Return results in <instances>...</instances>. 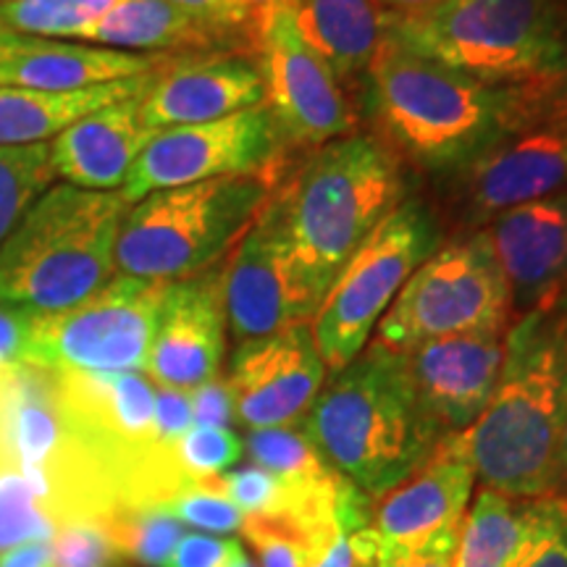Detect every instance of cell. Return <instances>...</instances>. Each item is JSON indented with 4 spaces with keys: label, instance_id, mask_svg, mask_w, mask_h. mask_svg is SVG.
<instances>
[{
    "label": "cell",
    "instance_id": "cell-1",
    "mask_svg": "<svg viewBox=\"0 0 567 567\" xmlns=\"http://www.w3.org/2000/svg\"><path fill=\"white\" fill-rule=\"evenodd\" d=\"M122 509L116 476L63 410L55 371L0 368V551Z\"/></svg>",
    "mask_w": 567,
    "mask_h": 567
},
{
    "label": "cell",
    "instance_id": "cell-2",
    "mask_svg": "<svg viewBox=\"0 0 567 567\" xmlns=\"http://www.w3.org/2000/svg\"><path fill=\"white\" fill-rule=\"evenodd\" d=\"M567 82L494 87L386 34L365 69V109L384 145L434 174H460Z\"/></svg>",
    "mask_w": 567,
    "mask_h": 567
},
{
    "label": "cell",
    "instance_id": "cell-3",
    "mask_svg": "<svg viewBox=\"0 0 567 567\" xmlns=\"http://www.w3.org/2000/svg\"><path fill=\"white\" fill-rule=\"evenodd\" d=\"M565 421L567 331L551 308L530 310L507 329L505 363L486 410L452 436L486 488L538 499L555 488Z\"/></svg>",
    "mask_w": 567,
    "mask_h": 567
},
{
    "label": "cell",
    "instance_id": "cell-4",
    "mask_svg": "<svg viewBox=\"0 0 567 567\" xmlns=\"http://www.w3.org/2000/svg\"><path fill=\"white\" fill-rule=\"evenodd\" d=\"M300 429L371 499L413 476L446 439L415 392L405 352L375 339L326 375Z\"/></svg>",
    "mask_w": 567,
    "mask_h": 567
},
{
    "label": "cell",
    "instance_id": "cell-5",
    "mask_svg": "<svg viewBox=\"0 0 567 567\" xmlns=\"http://www.w3.org/2000/svg\"><path fill=\"white\" fill-rule=\"evenodd\" d=\"M405 200L396 155L373 134L326 142L271 208L281 237L318 302L368 234Z\"/></svg>",
    "mask_w": 567,
    "mask_h": 567
},
{
    "label": "cell",
    "instance_id": "cell-6",
    "mask_svg": "<svg viewBox=\"0 0 567 567\" xmlns=\"http://www.w3.org/2000/svg\"><path fill=\"white\" fill-rule=\"evenodd\" d=\"M126 210L122 193L51 184L0 245V305L63 313L103 289L116 274Z\"/></svg>",
    "mask_w": 567,
    "mask_h": 567
},
{
    "label": "cell",
    "instance_id": "cell-7",
    "mask_svg": "<svg viewBox=\"0 0 567 567\" xmlns=\"http://www.w3.org/2000/svg\"><path fill=\"white\" fill-rule=\"evenodd\" d=\"M386 34L425 59L494 87L567 82V34L555 0H446Z\"/></svg>",
    "mask_w": 567,
    "mask_h": 567
},
{
    "label": "cell",
    "instance_id": "cell-8",
    "mask_svg": "<svg viewBox=\"0 0 567 567\" xmlns=\"http://www.w3.org/2000/svg\"><path fill=\"white\" fill-rule=\"evenodd\" d=\"M268 197L264 176H224L142 197L118 231L116 271L153 281L208 271L243 239Z\"/></svg>",
    "mask_w": 567,
    "mask_h": 567
},
{
    "label": "cell",
    "instance_id": "cell-9",
    "mask_svg": "<svg viewBox=\"0 0 567 567\" xmlns=\"http://www.w3.org/2000/svg\"><path fill=\"white\" fill-rule=\"evenodd\" d=\"M436 245L439 224L421 200H402L368 234L310 321L329 373L352 363L365 350L375 326L410 276L436 252Z\"/></svg>",
    "mask_w": 567,
    "mask_h": 567
},
{
    "label": "cell",
    "instance_id": "cell-10",
    "mask_svg": "<svg viewBox=\"0 0 567 567\" xmlns=\"http://www.w3.org/2000/svg\"><path fill=\"white\" fill-rule=\"evenodd\" d=\"M509 326L507 281L481 229L436 247L375 326V342L405 352L431 339L507 331Z\"/></svg>",
    "mask_w": 567,
    "mask_h": 567
},
{
    "label": "cell",
    "instance_id": "cell-11",
    "mask_svg": "<svg viewBox=\"0 0 567 567\" xmlns=\"http://www.w3.org/2000/svg\"><path fill=\"white\" fill-rule=\"evenodd\" d=\"M166 287L116 274L76 308L30 316L24 363L71 373H145Z\"/></svg>",
    "mask_w": 567,
    "mask_h": 567
},
{
    "label": "cell",
    "instance_id": "cell-12",
    "mask_svg": "<svg viewBox=\"0 0 567 567\" xmlns=\"http://www.w3.org/2000/svg\"><path fill=\"white\" fill-rule=\"evenodd\" d=\"M284 145L266 103L216 122L163 130L134 163L122 197L132 205L161 189L224 176H264L268 182Z\"/></svg>",
    "mask_w": 567,
    "mask_h": 567
},
{
    "label": "cell",
    "instance_id": "cell-13",
    "mask_svg": "<svg viewBox=\"0 0 567 567\" xmlns=\"http://www.w3.org/2000/svg\"><path fill=\"white\" fill-rule=\"evenodd\" d=\"M473 467L446 436L413 476L373 502L371 526L352 534L358 567L457 544L471 502Z\"/></svg>",
    "mask_w": 567,
    "mask_h": 567
},
{
    "label": "cell",
    "instance_id": "cell-14",
    "mask_svg": "<svg viewBox=\"0 0 567 567\" xmlns=\"http://www.w3.org/2000/svg\"><path fill=\"white\" fill-rule=\"evenodd\" d=\"M473 221L567 187V84L457 174Z\"/></svg>",
    "mask_w": 567,
    "mask_h": 567
},
{
    "label": "cell",
    "instance_id": "cell-15",
    "mask_svg": "<svg viewBox=\"0 0 567 567\" xmlns=\"http://www.w3.org/2000/svg\"><path fill=\"white\" fill-rule=\"evenodd\" d=\"M258 66L264 103L287 145L323 147L352 134L350 97L329 63L305 45L287 9L276 13L260 38Z\"/></svg>",
    "mask_w": 567,
    "mask_h": 567
},
{
    "label": "cell",
    "instance_id": "cell-16",
    "mask_svg": "<svg viewBox=\"0 0 567 567\" xmlns=\"http://www.w3.org/2000/svg\"><path fill=\"white\" fill-rule=\"evenodd\" d=\"M318 308L321 302L305 284L271 203H266L224 268L226 326L237 344H243L289 326L310 323Z\"/></svg>",
    "mask_w": 567,
    "mask_h": 567
},
{
    "label": "cell",
    "instance_id": "cell-17",
    "mask_svg": "<svg viewBox=\"0 0 567 567\" xmlns=\"http://www.w3.org/2000/svg\"><path fill=\"white\" fill-rule=\"evenodd\" d=\"M326 375L329 368L318 352L310 323L237 344L226 375L234 421L247 431L300 425Z\"/></svg>",
    "mask_w": 567,
    "mask_h": 567
},
{
    "label": "cell",
    "instance_id": "cell-18",
    "mask_svg": "<svg viewBox=\"0 0 567 567\" xmlns=\"http://www.w3.org/2000/svg\"><path fill=\"white\" fill-rule=\"evenodd\" d=\"M224 268L168 281L145 375L155 386L193 392L218 379L226 354Z\"/></svg>",
    "mask_w": 567,
    "mask_h": 567
},
{
    "label": "cell",
    "instance_id": "cell-19",
    "mask_svg": "<svg viewBox=\"0 0 567 567\" xmlns=\"http://www.w3.org/2000/svg\"><path fill=\"white\" fill-rule=\"evenodd\" d=\"M484 229L505 276L513 313L555 308L567 287V193L515 205Z\"/></svg>",
    "mask_w": 567,
    "mask_h": 567
},
{
    "label": "cell",
    "instance_id": "cell-20",
    "mask_svg": "<svg viewBox=\"0 0 567 567\" xmlns=\"http://www.w3.org/2000/svg\"><path fill=\"white\" fill-rule=\"evenodd\" d=\"M505 337L478 331L405 350L415 392L446 436L463 434L486 410L505 363Z\"/></svg>",
    "mask_w": 567,
    "mask_h": 567
},
{
    "label": "cell",
    "instance_id": "cell-21",
    "mask_svg": "<svg viewBox=\"0 0 567 567\" xmlns=\"http://www.w3.org/2000/svg\"><path fill=\"white\" fill-rule=\"evenodd\" d=\"M266 90L258 61L247 55H205L182 59L155 71L140 101L142 122L163 132L234 116L264 105Z\"/></svg>",
    "mask_w": 567,
    "mask_h": 567
},
{
    "label": "cell",
    "instance_id": "cell-22",
    "mask_svg": "<svg viewBox=\"0 0 567 567\" xmlns=\"http://www.w3.org/2000/svg\"><path fill=\"white\" fill-rule=\"evenodd\" d=\"M140 101L142 95L105 105L63 130L48 145L53 176L90 193H122L134 163L158 134L142 122Z\"/></svg>",
    "mask_w": 567,
    "mask_h": 567
},
{
    "label": "cell",
    "instance_id": "cell-23",
    "mask_svg": "<svg viewBox=\"0 0 567 567\" xmlns=\"http://www.w3.org/2000/svg\"><path fill=\"white\" fill-rule=\"evenodd\" d=\"M163 63H166V55L126 53L90 45V42L34 38L30 45L0 61V87L71 92L151 74Z\"/></svg>",
    "mask_w": 567,
    "mask_h": 567
},
{
    "label": "cell",
    "instance_id": "cell-24",
    "mask_svg": "<svg viewBox=\"0 0 567 567\" xmlns=\"http://www.w3.org/2000/svg\"><path fill=\"white\" fill-rule=\"evenodd\" d=\"M565 507L557 496L515 499L481 486L460 530L455 567H515Z\"/></svg>",
    "mask_w": 567,
    "mask_h": 567
},
{
    "label": "cell",
    "instance_id": "cell-25",
    "mask_svg": "<svg viewBox=\"0 0 567 567\" xmlns=\"http://www.w3.org/2000/svg\"><path fill=\"white\" fill-rule=\"evenodd\" d=\"M155 71L71 92L0 87V147L42 145V142L55 140L71 124L105 105L145 95Z\"/></svg>",
    "mask_w": 567,
    "mask_h": 567
},
{
    "label": "cell",
    "instance_id": "cell-26",
    "mask_svg": "<svg viewBox=\"0 0 567 567\" xmlns=\"http://www.w3.org/2000/svg\"><path fill=\"white\" fill-rule=\"evenodd\" d=\"M287 11L305 45L342 80L365 74L386 38V13L375 0H289Z\"/></svg>",
    "mask_w": 567,
    "mask_h": 567
},
{
    "label": "cell",
    "instance_id": "cell-27",
    "mask_svg": "<svg viewBox=\"0 0 567 567\" xmlns=\"http://www.w3.org/2000/svg\"><path fill=\"white\" fill-rule=\"evenodd\" d=\"M84 42L113 51L166 55L218 45L216 34L168 0H118Z\"/></svg>",
    "mask_w": 567,
    "mask_h": 567
},
{
    "label": "cell",
    "instance_id": "cell-28",
    "mask_svg": "<svg viewBox=\"0 0 567 567\" xmlns=\"http://www.w3.org/2000/svg\"><path fill=\"white\" fill-rule=\"evenodd\" d=\"M118 0H0V24L24 38L84 40Z\"/></svg>",
    "mask_w": 567,
    "mask_h": 567
},
{
    "label": "cell",
    "instance_id": "cell-29",
    "mask_svg": "<svg viewBox=\"0 0 567 567\" xmlns=\"http://www.w3.org/2000/svg\"><path fill=\"white\" fill-rule=\"evenodd\" d=\"M53 168L48 142L0 147V245L21 221L27 208L51 187Z\"/></svg>",
    "mask_w": 567,
    "mask_h": 567
},
{
    "label": "cell",
    "instance_id": "cell-30",
    "mask_svg": "<svg viewBox=\"0 0 567 567\" xmlns=\"http://www.w3.org/2000/svg\"><path fill=\"white\" fill-rule=\"evenodd\" d=\"M101 528L118 557L145 567H166L179 538L187 534L179 520L155 509H122Z\"/></svg>",
    "mask_w": 567,
    "mask_h": 567
},
{
    "label": "cell",
    "instance_id": "cell-31",
    "mask_svg": "<svg viewBox=\"0 0 567 567\" xmlns=\"http://www.w3.org/2000/svg\"><path fill=\"white\" fill-rule=\"evenodd\" d=\"M337 530H331V534H310V530L287 520L245 517L239 534L250 542L260 567H313L318 555L334 538Z\"/></svg>",
    "mask_w": 567,
    "mask_h": 567
},
{
    "label": "cell",
    "instance_id": "cell-32",
    "mask_svg": "<svg viewBox=\"0 0 567 567\" xmlns=\"http://www.w3.org/2000/svg\"><path fill=\"white\" fill-rule=\"evenodd\" d=\"M245 455V442L221 425H193L174 444V465L184 484H203L231 471Z\"/></svg>",
    "mask_w": 567,
    "mask_h": 567
},
{
    "label": "cell",
    "instance_id": "cell-33",
    "mask_svg": "<svg viewBox=\"0 0 567 567\" xmlns=\"http://www.w3.org/2000/svg\"><path fill=\"white\" fill-rule=\"evenodd\" d=\"M155 513L174 517L182 526L187 523V526H195L213 536L237 534L245 523V515L239 513V507L218 488V478L179 488L166 502H161Z\"/></svg>",
    "mask_w": 567,
    "mask_h": 567
},
{
    "label": "cell",
    "instance_id": "cell-34",
    "mask_svg": "<svg viewBox=\"0 0 567 567\" xmlns=\"http://www.w3.org/2000/svg\"><path fill=\"white\" fill-rule=\"evenodd\" d=\"M218 488L229 496L245 517L292 520L295 502L289 488L260 465H245L218 476Z\"/></svg>",
    "mask_w": 567,
    "mask_h": 567
},
{
    "label": "cell",
    "instance_id": "cell-35",
    "mask_svg": "<svg viewBox=\"0 0 567 567\" xmlns=\"http://www.w3.org/2000/svg\"><path fill=\"white\" fill-rule=\"evenodd\" d=\"M53 547L59 567H105L122 563L105 530L92 523H74V526L59 528Z\"/></svg>",
    "mask_w": 567,
    "mask_h": 567
},
{
    "label": "cell",
    "instance_id": "cell-36",
    "mask_svg": "<svg viewBox=\"0 0 567 567\" xmlns=\"http://www.w3.org/2000/svg\"><path fill=\"white\" fill-rule=\"evenodd\" d=\"M289 0H224V32L245 53L258 55L266 27Z\"/></svg>",
    "mask_w": 567,
    "mask_h": 567
},
{
    "label": "cell",
    "instance_id": "cell-37",
    "mask_svg": "<svg viewBox=\"0 0 567 567\" xmlns=\"http://www.w3.org/2000/svg\"><path fill=\"white\" fill-rule=\"evenodd\" d=\"M193 425L189 394L155 386V442L161 446H174Z\"/></svg>",
    "mask_w": 567,
    "mask_h": 567
},
{
    "label": "cell",
    "instance_id": "cell-38",
    "mask_svg": "<svg viewBox=\"0 0 567 567\" xmlns=\"http://www.w3.org/2000/svg\"><path fill=\"white\" fill-rule=\"evenodd\" d=\"M187 394L195 425H221V429H231L234 400L226 379H213L208 384L197 386Z\"/></svg>",
    "mask_w": 567,
    "mask_h": 567
},
{
    "label": "cell",
    "instance_id": "cell-39",
    "mask_svg": "<svg viewBox=\"0 0 567 567\" xmlns=\"http://www.w3.org/2000/svg\"><path fill=\"white\" fill-rule=\"evenodd\" d=\"M234 538L213 534H184L166 567H221Z\"/></svg>",
    "mask_w": 567,
    "mask_h": 567
},
{
    "label": "cell",
    "instance_id": "cell-40",
    "mask_svg": "<svg viewBox=\"0 0 567 567\" xmlns=\"http://www.w3.org/2000/svg\"><path fill=\"white\" fill-rule=\"evenodd\" d=\"M30 313L0 305V368L24 363Z\"/></svg>",
    "mask_w": 567,
    "mask_h": 567
},
{
    "label": "cell",
    "instance_id": "cell-41",
    "mask_svg": "<svg viewBox=\"0 0 567 567\" xmlns=\"http://www.w3.org/2000/svg\"><path fill=\"white\" fill-rule=\"evenodd\" d=\"M515 567H567V507Z\"/></svg>",
    "mask_w": 567,
    "mask_h": 567
},
{
    "label": "cell",
    "instance_id": "cell-42",
    "mask_svg": "<svg viewBox=\"0 0 567 567\" xmlns=\"http://www.w3.org/2000/svg\"><path fill=\"white\" fill-rule=\"evenodd\" d=\"M0 567H59L53 538H38L0 551Z\"/></svg>",
    "mask_w": 567,
    "mask_h": 567
},
{
    "label": "cell",
    "instance_id": "cell-43",
    "mask_svg": "<svg viewBox=\"0 0 567 567\" xmlns=\"http://www.w3.org/2000/svg\"><path fill=\"white\" fill-rule=\"evenodd\" d=\"M457 544H442V547H431L421 551H410V555L381 559L363 567H455Z\"/></svg>",
    "mask_w": 567,
    "mask_h": 567
},
{
    "label": "cell",
    "instance_id": "cell-44",
    "mask_svg": "<svg viewBox=\"0 0 567 567\" xmlns=\"http://www.w3.org/2000/svg\"><path fill=\"white\" fill-rule=\"evenodd\" d=\"M168 3L200 21L205 30H210L221 42L229 40V34L224 32V0H168Z\"/></svg>",
    "mask_w": 567,
    "mask_h": 567
},
{
    "label": "cell",
    "instance_id": "cell-45",
    "mask_svg": "<svg viewBox=\"0 0 567 567\" xmlns=\"http://www.w3.org/2000/svg\"><path fill=\"white\" fill-rule=\"evenodd\" d=\"M313 567H358L352 551V530L339 528L334 538L326 544Z\"/></svg>",
    "mask_w": 567,
    "mask_h": 567
},
{
    "label": "cell",
    "instance_id": "cell-46",
    "mask_svg": "<svg viewBox=\"0 0 567 567\" xmlns=\"http://www.w3.org/2000/svg\"><path fill=\"white\" fill-rule=\"evenodd\" d=\"M375 3L386 13V19H408L434 11L439 6H444L446 0H375Z\"/></svg>",
    "mask_w": 567,
    "mask_h": 567
},
{
    "label": "cell",
    "instance_id": "cell-47",
    "mask_svg": "<svg viewBox=\"0 0 567 567\" xmlns=\"http://www.w3.org/2000/svg\"><path fill=\"white\" fill-rule=\"evenodd\" d=\"M549 496H557V499H565L567 502V421H565V431H563V442H559L555 488H551Z\"/></svg>",
    "mask_w": 567,
    "mask_h": 567
},
{
    "label": "cell",
    "instance_id": "cell-48",
    "mask_svg": "<svg viewBox=\"0 0 567 567\" xmlns=\"http://www.w3.org/2000/svg\"><path fill=\"white\" fill-rule=\"evenodd\" d=\"M32 40L34 38H24V34H17L6 24H0V61H6L9 55L21 51V48H27Z\"/></svg>",
    "mask_w": 567,
    "mask_h": 567
},
{
    "label": "cell",
    "instance_id": "cell-49",
    "mask_svg": "<svg viewBox=\"0 0 567 567\" xmlns=\"http://www.w3.org/2000/svg\"><path fill=\"white\" fill-rule=\"evenodd\" d=\"M221 567H255V565H252L250 555H247V551H245L243 544H239L237 538H234L231 547H229V555H226Z\"/></svg>",
    "mask_w": 567,
    "mask_h": 567
},
{
    "label": "cell",
    "instance_id": "cell-50",
    "mask_svg": "<svg viewBox=\"0 0 567 567\" xmlns=\"http://www.w3.org/2000/svg\"><path fill=\"white\" fill-rule=\"evenodd\" d=\"M555 316H557V321H559V326H563V329L567 331V287H565V292L559 295V300L555 302Z\"/></svg>",
    "mask_w": 567,
    "mask_h": 567
},
{
    "label": "cell",
    "instance_id": "cell-51",
    "mask_svg": "<svg viewBox=\"0 0 567 567\" xmlns=\"http://www.w3.org/2000/svg\"><path fill=\"white\" fill-rule=\"evenodd\" d=\"M105 567H124L122 563H113V565H105Z\"/></svg>",
    "mask_w": 567,
    "mask_h": 567
}]
</instances>
